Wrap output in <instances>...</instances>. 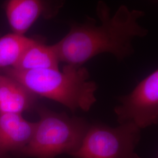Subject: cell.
<instances>
[{"label": "cell", "mask_w": 158, "mask_h": 158, "mask_svg": "<svg viewBox=\"0 0 158 158\" xmlns=\"http://www.w3.org/2000/svg\"><path fill=\"white\" fill-rule=\"evenodd\" d=\"M96 14L99 25L91 18L83 23H70L67 35L53 45L60 62L81 66L93 57L106 53L121 61L134 53L132 40L148 33L139 23L145 15L141 10H130L123 5L112 15L107 4L99 1Z\"/></svg>", "instance_id": "6da1fadb"}, {"label": "cell", "mask_w": 158, "mask_h": 158, "mask_svg": "<svg viewBox=\"0 0 158 158\" xmlns=\"http://www.w3.org/2000/svg\"><path fill=\"white\" fill-rule=\"evenodd\" d=\"M5 75L15 79L35 96H40L62 104L76 111H88L97 101L98 86L90 80L88 70L81 66L66 64L62 71L40 69L29 71L8 68Z\"/></svg>", "instance_id": "7a4b0ae2"}, {"label": "cell", "mask_w": 158, "mask_h": 158, "mask_svg": "<svg viewBox=\"0 0 158 158\" xmlns=\"http://www.w3.org/2000/svg\"><path fill=\"white\" fill-rule=\"evenodd\" d=\"M40 121L27 145L19 152L20 156L55 158L62 153L70 155L78 150L90 125L85 119L70 117L45 107L37 108Z\"/></svg>", "instance_id": "3957f363"}, {"label": "cell", "mask_w": 158, "mask_h": 158, "mask_svg": "<svg viewBox=\"0 0 158 158\" xmlns=\"http://www.w3.org/2000/svg\"><path fill=\"white\" fill-rule=\"evenodd\" d=\"M141 139V130L132 123L116 128L90 125L81 146L71 156L75 158H141L135 149Z\"/></svg>", "instance_id": "277c9868"}, {"label": "cell", "mask_w": 158, "mask_h": 158, "mask_svg": "<svg viewBox=\"0 0 158 158\" xmlns=\"http://www.w3.org/2000/svg\"><path fill=\"white\" fill-rule=\"evenodd\" d=\"M114 108L119 124L132 123L140 130L158 124V70L143 79L130 94L118 98Z\"/></svg>", "instance_id": "5b68a950"}, {"label": "cell", "mask_w": 158, "mask_h": 158, "mask_svg": "<svg viewBox=\"0 0 158 158\" xmlns=\"http://www.w3.org/2000/svg\"><path fill=\"white\" fill-rule=\"evenodd\" d=\"M36 123L21 114H0V158L8 153L19 152L31 141Z\"/></svg>", "instance_id": "8992f818"}, {"label": "cell", "mask_w": 158, "mask_h": 158, "mask_svg": "<svg viewBox=\"0 0 158 158\" xmlns=\"http://www.w3.org/2000/svg\"><path fill=\"white\" fill-rule=\"evenodd\" d=\"M48 3L40 0H11L6 14L14 34L24 35L36 21L46 12L51 16Z\"/></svg>", "instance_id": "52a82bcc"}, {"label": "cell", "mask_w": 158, "mask_h": 158, "mask_svg": "<svg viewBox=\"0 0 158 158\" xmlns=\"http://www.w3.org/2000/svg\"><path fill=\"white\" fill-rule=\"evenodd\" d=\"M36 96L19 82L0 75V114H21L35 106Z\"/></svg>", "instance_id": "ba28073f"}, {"label": "cell", "mask_w": 158, "mask_h": 158, "mask_svg": "<svg viewBox=\"0 0 158 158\" xmlns=\"http://www.w3.org/2000/svg\"><path fill=\"white\" fill-rule=\"evenodd\" d=\"M60 60L53 45H47L38 40L23 52L14 69L29 71L40 69L59 70Z\"/></svg>", "instance_id": "9c48e42d"}, {"label": "cell", "mask_w": 158, "mask_h": 158, "mask_svg": "<svg viewBox=\"0 0 158 158\" xmlns=\"http://www.w3.org/2000/svg\"><path fill=\"white\" fill-rule=\"evenodd\" d=\"M35 40L14 33L0 38V68L14 67L23 52Z\"/></svg>", "instance_id": "30bf717a"}]
</instances>
